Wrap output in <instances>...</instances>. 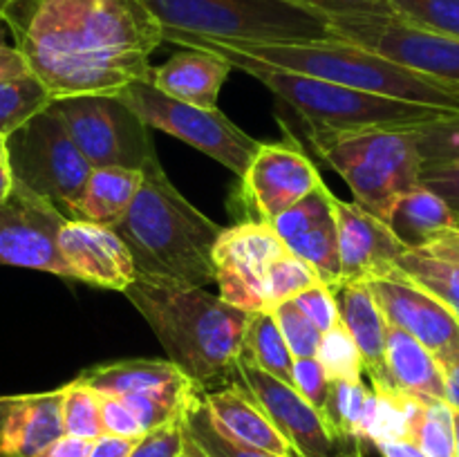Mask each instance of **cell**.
<instances>
[{
  "mask_svg": "<svg viewBox=\"0 0 459 457\" xmlns=\"http://www.w3.org/2000/svg\"><path fill=\"white\" fill-rule=\"evenodd\" d=\"M3 21L54 101L119 94L148 79V58L164 43L142 0H9Z\"/></svg>",
  "mask_w": 459,
  "mask_h": 457,
  "instance_id": "obj_1",
  "label": "cell"
},
{
  "mask_svg": "<svg viewBox=\"0 0 459 457\" xmlns=\"http://www.w3.org/2000/svg\"><path fill=\"white\" fill-rule=\"evenodd\" d=\"M161 348L202 392L238 381L249 312L204 287L137 276L124 291Z\"/></svg>",
  "mask_w": 459,
  "mask_h": 457,
  "instance_id": "obj_2",
  "label": "cell"
},
{
  "mask_svg": "<svg viewBox=\"0 0 459 457\" xmlns=\"http://www.w3.org/2000/svg\"><path fill=\"white\" fill-rule=\"evenodd\" d=\"M115 231L133 254L137 276L191 287L215 282L213 249L224 227L175 188L160 157L143 168L142 188Z\"/></svg>",
  "mask_w": 459,
  "mask_h": 457,
  "instance_id": "obj_3",
  "label": "cell"
},
{
  "mask_svg": "<svg viewBox=\"0 0 459 457\" xmlns=\"http://www.w3.org/2000/svg\"><path fill=\"white\" fill-rule=\"evenodd\" d=\"M166 43L211 49L224 56L231 63L233 70H242L258 79L282 106L291 108L305 121L307 134L350 133V130L363 128H421V125L457 115L444 108L408 103L402 99L381 97V94L332 83L316 76L281 70V67L254 61L227 45L197 39V36H173Z\"/></svg>",
  "mask_w": 459,
  "mask_h": 457,
  "instance_id": "obj_4",
  "label": "cell"
},
{
  "mask_svg": "<svg viewBox=\"0 0 459 457\" xmlns=\"http://www.w3.org/2000/svg\"><path fill=\"white\" fill-rule=\"evenodd\" d=\"M164 40L200 36L227 43H294L336 39L323 13L290 0H142Z\"/></svg>",
  "mask_w": 459,
  "mask_h": 457,
  "instance_id": "obj_5",
  "label": "cell"
},
{
  "mask_svg": "<svg viewBox=\"0 0 459 457\" xmlns=\"http://www.w3.org/2000/svg\"><path fill=\"white\" fill-rule=\"evenodd\" d=\"M314 148L352 191L354 202L384 220L402 193L421 184L415 128H363L350 133L309 134Z\"/></svg>",
  "mask_w": 459,
  "mask_h": 457,
  "instance_id": "obj_6",
  "label": "cell"
},
{
  "mask_svg": "<svg viewBox=\"0 0 459 457\" xmlns=\"http://www.w3.org/2000/svg\"><path fill=\"white\" fill-rule=\"evenodd\" d=\"M13 179L48 197L67 220H79L92 164L67 133L54 108L27 121L7 137Z\"/></svg>",
  "mask_w": 459,
  "mask_h": 457,
  "instance_id": "obj_7",
  "label": "cell"
},
{
  "mask_svg": "<svg viewBox=\"0 0 459 457\" xmlns=\"http://www.w3.org/2000/svg\"><path fill=\"white\" fill-rule=\"evenodd\" d=\"M119 97L146 121L151 128L182 139L195 151L213 157L227 166L238 179L249 168L251 160L263 143L238 128L220 108H200L193 103L169 97L148 79L134 81L121 90Z\"/></svg>",
  "mask_w": 459,
  "mask_h": 457,
  "instance_id": "obj_8",
  "label": "cell"
},
{
  "mask_svg": "<svg viewBox=\"0 0 459 457\" xmlns=\"http://www.w3.org/2000/svg\"><path fill=\"white\" fill-rule=\"evenodd\" d=\"M67 133L92 168L143 170L157 157L151 125L119 94H81L52 101Z\"/></svg>",
  "mask_w": 459,
  "mask_h": 457,
  "instance_id": "obj_9",
  "label": "cell"
},
{
  "mask_svg": "<svg viewBox=\"0 0 459 457\" xmlns=\"http://www.w3.org/2000/svg\"><path fill=\"white\" fill-rule=\"evenodd\" d=\"M336 39L361 45L381 56L397 61L421 74L459 83V39L435 34L388 16H334L327 18Z\"/></svg>",
  "mask_w": 459,
  "mask_h": 457,
  "instance_id": "obj_10",
  "label": "cell"
},
{
  "mask_svg": "<svg viewBox=\"0 0 459 457\" xmlns=\"http://www.w3.org/2000/svg\"><path fill=\"white\" fill-rule=\"evenodd\" d=\"M67 222L48 197L16 182L0 202V267L36 269L74 280L58 246Z\"/></svg>",
  "mask_w": 459,
  "mask_h": 457,
  "instance_id": "obj_11",
  "label": "cell"
},
{
  "mask_svg": "<svg viewBox=\"0 0 459 457\" xmlns=\"http://www.w3.org/2000/svg\"><path fill=\"white\" fill-rule=\"evenodd\" d=\"M287 251L272 224L245 220L227 227L213 249L220 296L249 314L269 312V267Z\"/></svg>",
  "mask_w": 459,
  "mask_h": 457,
  "instance_id": "obj_12",
  "label": "cell"
},
{
  "mask_svg": "<svg viewBox=\"0 0 459 457\" xmlns=\"http://www.w3.org/2000/svg\"><path fill=\"white\" fill-rule=\"evenodd\" d=\"M238 376L258 399L273 424L290 439L300 457H357L359 442H343L327 426L321 410L312 406L299 390L287 381L276 379L242 354Z\"/></svg>",
  "mask_w": 459,
  "mask_h": 457,
  "instance_id": "obj_13",
  "label": "cell"
},
{
  "mask_svg": "<svg viewBox=\"0 0 459 457\" xmlns=\"http://www.w3.org/2000/svg\"><path fill=\"white\" fill-rule=\"evenodd\" d=\"M321 173L294 143H263L240 177L245 220L272 222L290 206L323 186Z\"/></svg>",
  "mask_w": 459,
  "mask_h": 457,
  "instance_id": "obj_14",
  "label": "cell"
},
{
  "mask_svg": "<svg viewBox=\"0 0 459 457\" xmlns=\"http://www.w3.org/2000/svg\"><path fill=\"white\" fill-rule=\"evenodd\" d=\"M368 282L390 327L408 332L433 352L459 336V321L448 305L399 267L368 278Z\"/></svg>",
  "mask_w": 459,
  "mask_h": 457,
  "instance_id": "obj_15",
  "label": "cell"
},
{
  "mask_svg": "<svg viewBox=\"0 0 459 457\" xmlns=\"http://www.w3.org/2000/svg\"><path fill=\"white\" fill-rule=\"evenodd\" d=\"M58 246L74 280L126 291L137 278L133 254L115 228L70 220L63 227Z\"/></svg>",
  "mask_w": 459,
  "mask_h": 457,
  "instance_id": "obj_16",
  "label": "cell"
},
{
  "mask_svg": "<svg viewBox=\"0 0 459 457\" xmlns=\"http://www.w3.org/2000/svg\"><path fill=\"white\" fill-rule=\"evenodd\" d=\"M334 213L339 224L341 280H368L397 267V260L408 249L384 220L368 213L357 202L339 200L336 195Z\"/></svg>",
  "mask_w": 459,
  "mask_h": 457,
  "instance_id": "obj_17",
  "label": "cell"
},
{
  "mask_svg": "<svg viewBox=\"0 0 459 457\" xmlns=\"http://www.w3.org/2000/svg\"><path fill=\"white\" fill-rule=\"evenodd\" d=\"M61 437L63 388L0 397V457H39Z\"/></svg>",
  "mask_w": 459,
  "mask_h": 457,
  "instance_id": "obj_18",
  "label": "cell"
},
{
  "mask_svg": "<svg viewBox=\"0 0 459 457\" xmlns=\"http://www.w3.org/2000/svg\"><path fill=\"white\" fill-rule=\"evenodd\" d=\"M334 294L339 318L361 352L366 376L372 388L381 392H397L385 366L388 321L377 303L368 280H341L330 287Z\"/></svg>",
  "mask_w": 459,
  "mask_h": 457,
  "instance_id": "obj_19",
  "label": "cell"
},
{
  "mask_svg": "<svg viewBox=\"0 0 459 457\" xmlns=\"http://www.w3.org/2000/svg\"><path fill=\"white\" fill-rule=\"evenodd\" d=\"M204 399L218 428L229 437L278 457H300L240 379L204 392Z\"/></svg>",
  "mask_w": 459,
  "mask_h": 457,
  "instance_id": "obj_20",
  "label": "cell"
},
{
  "mask_svg": "<svg viewBox=\"0 0 459 457\" xmlns=\"http://www.w3.org/2000/svg\"><path fill=\"white\" fill-rule=\"evenodd\" d=\"M231 70V63L211 49L184 47L160 67H151L148 81L179 101L200 108H218L220 90Z\"/></svg>",
  "mask_w": 459,
  "mask_h": 457,
  "instance_id": "obj_21",
  "label": "cell"
},
{
  "mask_svg": "<svg viewBox=\"0 0 459 457\" xmlns=\"http://www.w3.org/2000/svg\"><path fill=\"white\" fill-rule=\"evenodd\" d=\"M385 366L397 392L420 401H446V379L433 349L399 327H388Z\"/></svg>",
  "mask_w": 459,
  "mask_h": 457,
  "instance_id": "obj_22",
  "label": "cell"
},
{
  "mask_svg": "<svg viewBox=\"0 0 459 457\" xmlns=\"http://www.w3.org/2000/svg\"><path fill=\"white\" fill-rule=\"evenodd\" d=\"M384 222L408 251L424 249L446 231L459 228V218L451 204L424 184L402 193L385 211Z\"/></svg>",
  "mask_w": 459,
  "mask_h": 457,
  "instance_id": "obj_23",
  "label": "cell"
},
{
  "mask_svg": "<svg viewBox=\"0 0 459 457\" xmlns=\"http://www.w3.org/2000/svg\"><path fill=\"white\" fill-rule=\"evenodd\" d=\"M76 379L97 390L99 394H117V397L197 385L173 361H160V358H124V361L101 363L83 370Z\"/></svg>",
  "mask_w": 459,
  "mask_h": 457,
  "instance_id": "obj_24",
  "label": "cell"
},
{
  "mask_svg": "<svg viewBox=\"0 0 459 457\" xmlns=\"http://www.w3.org/2000/svg\"><path fill=\"white\" fill-rule=\"evenodd\" d=\"M142 182L143 170L124 168V166L94 168L81 200L79 220L115 228L133 206Z\"/></svg>",
  "mask_w": 459,
  "mask_h": 457,
  "instance_id": "obj_25",
  "label": "cell"
},
{
  "mask_svg": "<svg viewBox=\"0 0 459 457\" xmlns=\"http://www.w3.org/2000/svg\"><path fill=\"white\" fill-rule=\"evenodd\" d=\"M242 354L247 358L267 370L276 379L294 384V354L278 327L273 312H254L249 314L245 332V345Z\"/></svg>",
  "mask_w": 459,
  "mask_h": 457,
  "instance_id": "obj_26",
  "label": "cell"
},
{
  "mask_svg": "<svg viewBox=\"0 0 459 457\" xmlns=\"http://www.w3.org/2000/svg\"><path fill=\"white\" fill-rule=\"evenodd\" d=\"M285 246L291 254L303 258L307 264H312L323 285L332 287L341 282L339 224H336L334 211L316 220L307 231L296 236Z\"/></svg>",
  "mask_w": 459,
  "mask_h": 457,
  "instance_id": "obj_27",
  "label": "cell"
},
{
  "mask_svg": "<svg viewBox=\"0 0 459 457\" xmlns=\"http://www.w3.org/2000/svg\"><path fill=\"white\" fill-rule=\"evenodd\" d=\"M372 390L375 388L368 381V376L361 381H332L323 417H325L327 426L336 437L343 439V442L361 439L363 417H366Z\"/></svg>",
  "mask_w": 459,
  "mask_h": 457,
  "instance_id": "obj_28",
  "label": "cell"
},
{
  "mask_svg": "<svg viewBox=\"0 0 459 457\" xmlns=\"http://www.w3.org/2000/svg\"><path fill=\"white\" fill-rule=\"evenodd\" d=\"M52 94L36 74L0 81V134L9 137L39 112L52 106Z\"/></svg>",
  "mask_w": 459,
  "mask_h": 457,
  "instance_id": "obj_29",
  "label": "cell"
},
{
  "mask_svg": "<svg viewBox=\"0 0 459 457\" xmlns=\"http://www.w3.org/2000/svg\"><path fill=\"white\" fill-rule=\"evenodd\" d=\"M184 430L209 457H278L222 433L211 417L204 392H197L184 410Z\"/></svg>",
  "mask_w": 459,
  "mask_h": 457,
  "instance_id": "obj_30",
  "label": "cell"
},
{
  "mask_svg": "<svg viewBox=\"0 0 459 457\" xmlns=\"http://www.w3.org/2000/svg\"><path fill=\"white\" fill-rule=\"evenodd\" d=\"M397 267L442 298L455 318L459 316V263H448L424 251H406L397 260Z\"/></svg>",
  "mask_w": 459,
  "mask_h": 457,
  "instance_id": "obj_31",
  "label": "cell"
},
{
  "mask_svg": "<svg viewBox=\"0 0 459 457\" xmlns=\"http://www.w3.org/2000/svg\"><path fill=\"white\" fill-rule=\"evenodd\" d=\"M411 442L429 457H455V415L446 401L420 403L411 426Z\"/></svg>",
  "mask_w": 459,
  "mask_h": 457,
  "instance_id": "obj_32",
  "label": "cell"
},
{
  "mask_svg": "<svg viewBox=\"0 0 459 457\" xmlns=\"http://www.w3.org/2000/svg\"><path fill=\"white\" fill-rule=\"evenodd\" d=\"M63 428L65 435L85 442H94L106 435L101 421V397L79 379L63 385Z\"/></svg>",
  "mask_w": 459,
  "mask_h": 457,
  "instance_id": "obj_33",
  "label": "cell"
},
{
  "mask_svg": "<svg viewBox=\"0 0 459 457\" xmlns=\"http://www.w3.org/2000/svg\"><path fill=\"white\" fill-rule=\"evenodd\" d=\"M316 358L325 367L327 376L332 381L366 379V366H363L361 352H359L357 343L350 336V332L345 330L343 323H339V325L323 334Z\"/></svg>",
  "mask_w": 459,
  "mask_h": 457,
  "instance_id": "obj_34",
  "label": "cell"
},
{
  "mask_svg": "<svg viewBox=\"0 0 459 457\" xmlns=\"http://www.w3.org/2000/svg\"><path fill=\"white\" fill-rule=\"evenodd\" d=\"M321 278L314 272L312 264L305 263L303 258L294 255L291 251L282 254L281 258L273 260L267 273V296H269V312L282 305L285 300H294L300 291L318 285Z\"/></svg>",
  "mask_w": 459,
  "mask_h": 457,
  "instance_id": "obj_35",
  "label": "cell"
},
{
  "mask_svg": "<svg viewBox=\"0 0 459 457\" xmlns=\"http://www.w3.org/2000/svg\"><path fill=\"white\" fill-rule=\"evenodd\" d=\"M390 9L411 25L459 39V0H390Z\"/></svg>",
  "mask_w": 459,
  "mask_h": 457,
  "instance_id": "obj_36",
  "label": "cell"
},
{
  "mask_svg": "<svg viewBox=\"0 0 459 457\" xmlns=\"http://www.w3.org/2000/svg\"><path fill=\"white\" fill-rule=\"evenodd\" d=\"M332 211H334V193L323 184L321 188H316V191L309 193L307 197L296 202L294 206H290L285 213H281L269 224H272L273 231L278 233V237L287 245V242L294 240V237L300 236L303 231H307L316 220L332 213Z\"/></svg>",
  "mask_w": 459,
  "mask_h": 457,
  "instance_id": "obj_37",
  "label": "cell"
},
{
  "mask_svg": "<svg viewBox=\"0 0 459 457\" xmlns=\"http://www.w3.org/2000/svg\"><path fill=\"white\" fill-rule=\"evenodd\" d=\"M276 316L278 327H281L282 336H285L287 345H290L294 358H312L318 354L321 348L323 332L312 323V318L294 303V300H285L272 309Z\"/></svg>",
  "mask_w": 459,
  "mask_h": 457,
  "instance_id": "obj_38",
  "label": "cell"
},
{
  "mask_svg": "<svg viewBox=\"0 0 459 457\" xmlns=\"http://www.w3.org/2000/svg\"><path fill=\"white\" fill-rule=\"evenodd\" d=\"M424 166L459 161V115L415 128Z\"/></svg>",
  "mask_w": 459,
  "mask_h": 457,
  "instance_id": "obj_39",
  "label": "cell"
},
{
  "mask_svg": "<svg viewBox=\"0 0 459 457\" xmlns=\"http://www.w3.org/2000/svg\"><path fill=\"white\" fill-rule=\"evenodd\" d=\"M294 385L316 410H325L327 397H330L332 379L327 376L325 367L316 357L296 358L294 361Z\"/></svg>",
  "mask_w": 459,
  "mask_h": 457,
  "instance_id": "obj_40",
  "label": "cell"
},
{
  "mask_svg": "<svg viewBox=\"0 0 459 457\" xmlns=\"http://www.w3.org/2000/svg\"><path fill=\"white\" fill-rule=\"evenodd\" d=\"M184 448V415L143 435L130 457H179Z\"/></svg>",
  "mask_w": 459,
  "mask_h": 457,
  "instance_id": "obj_41",
  "label": "cell"
},
{
  "mask_svg": "<svg viewBox=\"0 0 459 457\" xmlns=\"http://www.w3.org/2000/svg\"><path fill=\"white\" fill-rule=\"evenodd\" d=\"M294 303L312 318L314 325L325 334L332 327H336L341 323L339 318V307H336L334 294L327 285L318 282V285L309 287V289L300 291L294 298Z\"/></svg>",
  "mask_w": 459,
  "mask_h": 457,
  "instance_id": "obj_42",
  "label": "cell"
},
{
  "mask_svg": "<svg viewBox=\"0 0 459 457\" xmlns=\"http://www.w3.org/2000/svg\"><path fill=\"white\" fill-rule=\"evenodd\" d=\"M99 397H101L103 430L108 435L133 439H142L146 435V430L142 428V424L134 417V412L130 410L128 403L124 401V397H117V394H99Z\"/></svg>",
  "mask_w": 459,
  "mask_h": 457,
  "instance_id": "obj_43",
  "label": "cell"
},
{
  "mask_svg": "<svg viewBox=\"0 0 459 457\" xmlns=\"http://www.w3.org/2000/svg\"><path fill=\"white\" fill-rule=\"evenodd\" d=\"M290 3L307 7L323 13L325 18L334 16H388L393 13L390 0H290Z\"/></svg>",
  "mask_w": 459,
  "mask_h": 457,
  "instance_id": "obj_44",
  "label": "cell"
},
{
  "mask_svg": "<svg viewBox=\"0 0 459 457\" xmlns=\"http://www.w3.org/2000/svg\"><path fill=\"white\" fill-rule=\"evenodd\" d=\"M421 184L437 193L439 197H444L459 218V161L424 166Z\"/></svg>",
  "mask_w": 459,
  "mask_h": 457,
  "instance_id": "obj_45",
  "label": "cell"
},
{
  "mask_svg": "<svg viewBox=\"0 0 459 457\" xmlns=\"http://www.w3.org/2000/svg\"><path fill=\"white\" fill-rule=\"evenodd\" d=\"M435 357L446 379V403L453 410H459V336L451 345L435 352Z\"/></svg>",
  "mask_w": 459,
  "mask_h": 457,
  "instance_id": "obj_46",
  "label": "cell"
},
{
  "mask_svg": "<svg viewBox=\"0 0 459 457\" xmlns=\"http://www.w3.org/2000/svg\"><path fill=\"white\" fill-rule=\"evenodd\" d=\"M139 439L117 437V435H101L90 446V457H130Z\"/></svg>",
  "mask_w": 459,
  "mask_h": 457,
  "instance_id": "obj_47",
  "label": "cell"
},
{
  "mask_svg": "<svg viewBox=\"0 0 459 457\" xmlns=\"http://www.w3.org/2000/svg\"><path fill=\"white\" fill-rule=\"evenodd\" d=\"M25 56L13 45H0V81L16 79V76L30 74Z\"/></svg>",
  "mask_w": 459,
  "mask_h": 457,
  "instance_id": "obj_48",
  "label": "cell"
},
{
  "mask_svg": "<svg viewBox=\"0 0 459 457\" xmlns=\"http://www.w3.org/2000/svg\"><path fill=\"white\" fill-rule=\"evenodd\" d=\"M424 254L435 255V258L448 260V263H459V228H453V231H446L444 236H439L437 240L430 242L424 249Z\"/></svg>",
  "mask_w": 459,
  "mask_h": 457,
  "instance_id": "obj_49",
  "label": "cell"
},
{
  "mask_svg": "<svg viewBox=\"0 0 459 457\" xmlns=\"http://www.w3.org/2000/svg\"><path fill=\"white\" fill-rule=\"evenodd\" d=\"M90 446H92V442L65 435L39 457H90Z\"/></svg>",
  "mask_w": 459,
  "mask_h": 457,
  "instance_id": "obj_50",
  "label": "cell"
},
{
  "mask_svg": "<svg viewBox=\"0 0 459 457\" xmlns=\"http://www.w3.org/2000/svg\"><path fill=\"white\" fill-rule=\"evenodd\" d=\"M13 184V170H12V161H9V148H7V137L0 134V202L12 193Z\"/></svg>",
  "mask_w": 459,
  "mask_h": 457,
  "instance_id": "obj_51",
  "label": "cell"
},
{
  "mask_svg": "<svg viewBox=\"0 0 459 457\" xmlns=\"http://www.w3.org/2000/svg\"><path fill=\"white\" fill-rule=\"evenodd\" d=\"M379 451L384 453L385 457H429L415 442L411 439H394V442H384L377 444Z\"/></svg>",
  "mask_w": 459,
  "mask_h": 457,
  "instance_id": "obj_52",
  "label": "cell"
},
{
  "mask_svg": "<svg viewBox=\"0 0 459 457\" xmlns=\"http://www.w3.org/2000/svg\"><path fill=\"white\" fill-rule=\"evenodd\" d=\"M179 457H209V455H206V453L202 451V448L197 446L191 437H188L186 430H184V448H182V453H179Z\"/></svg>",
  "mask_w": 459,
  "mask_h": 457,
  "instance_id": "obj_53",
  "label": "cell"
},
{
  "mask_svg": "<svg viewBox=\"0 0 459 457\" xmlns=\"http://www.w3.org/2000/svg\"><path fill=\"white\" fill-rule=\"evenodd\" d=\"M357 457H385V455L379 451V446H377L375 442L361 439V442H359V455Z\"/></svg>",
  "mask_w": 459,
  "mask_h": 457,
  "instance_id": "obj_54",
  "label": "cell"
},
{
  "mask_svg": "<svg viewBox=\"0 0 459 457\" xmlns=\"http://www.w3.org/2000/svg\"><path fill=\"white\" fill-rule=\"evenodd\" d=\"M7 36H9L7 25H4V21H3V18H0V45H9L7 43Z\"/></svg>",
  "mask_w": 459,
  "mask_h": 457,
  "instance_id": "obj_55",
  "label": "cell"
},
{
  "mask_svg": "<svg viewBox=\"0 0 459 457\" xmlns=\"http://www.w3.org/2000/svg\"><path fill=\"white\" fill-rule=\"evenodd\" d=\"M455 415V457H459V410H453Z\"/></svg>",
  "mask_w": 459,
  "mask_h": 457,
  "instance_id": "obj_56",
  "label": "cell"
},
{
  "mask_svg": "<svg viewBox=\"0 0 459 457\" xmlns=\"http://www.w3.org/2000/svg\"><path fill=\"white\" fill-rule=\"evenodd\" d=\"M9 4V0H0V18H3V12H4V7H7Z\"/></svg>",
  "mask_w": 459,
  "mask_h": 457,
  "instance_id": "obj_57",
  "label": "cell"
}]
</instances>
